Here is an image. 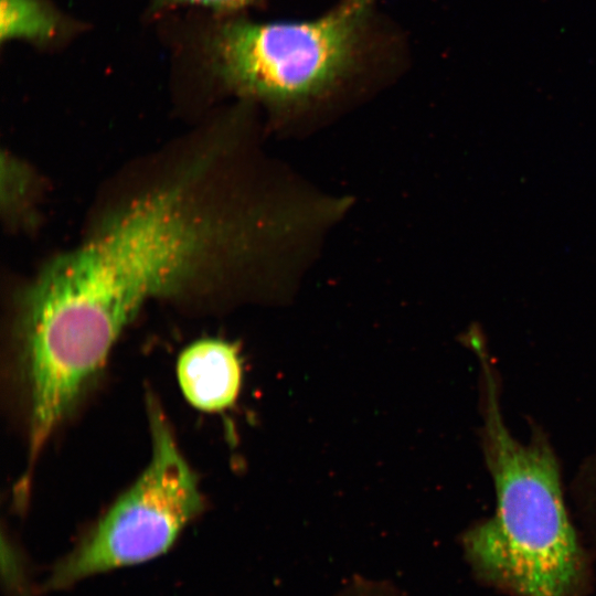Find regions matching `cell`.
Returning <instances> with one entry per match:
<instances>
[{"instance_id": "cell-7", "label": "cell", "mask_w": 596, "mask_h": 596, "mask_svg": "<svg viewBox=\"0 0 596 596\" xmlns=\"http://www.w3.org/2000/svg\"><path fill=\"white\" fill-rule=\"evenodd\" d=\"M258 1L260 0H153V3L157 7L192 3L204 6L222 13H233Z\"/></svg>"}, {"instance_id": "cell-1", "label": "cell", "mask_w": 596, "mask_h": 596, "mask_svg": "<svg viewBox=\"0 0 596 596\" xmlns=\"http://www.w3.org/2000/svg\"><path fill=\"white\" fill-rule=\"evenodd\" d=\"M292 224L216 202L203 167L148 189L21 291L14 338L23 371L56 394L87 392L147 300L213 283Z\"/></svg>"}, {"instance_id": "cell-3", "label": "cell", "mask_w": 596, "mask_h": 596, "mask_svg": "<svg viewBox=\"0 0 596 596\" xmlns=\"http://www.w3.org/2000/svg\"><path fill=\"white\" fill-rule=\"evenodd\" d=\"M471 351L480 368V443L496 509L467 532L466 547L486 574L522 596H565L577 576L579 549L555 451L540 429L528 441L510 432L487 343Z\"/></svg>"}, {"instance_id": "cell-4", "label": "cell", "mask_w": 596, "mask_h": 596, "mask_svg": "<svg viewBox=\"0 0 596 596\" xmlns=\"http://www.w3.org/2000/svg\"><path fill=\"white\" fill-rule=\"evenodd\" d=\"M148 412L152 444L148 466L78 544L54 565L45 589H63L93 575L163 554L203 510L196 476L151 396Z\"/></svg>"}, {"instance_id": "cell-6", "label": "cell", "mask_w": 596, "mask_h": 596, "mask_svg": "<svg viewBox=\"0 0 596 596\" xmlns=\"http://www.w3.org/2000/svg\"><path fill=\"white\" fill-rule=\"evenodd\" d=\"M64 20L46 0H1L2 40L22 38L44 43L60 35Z\"/></svg>"}, {"instance_id": "cell-5", "label": "cell", "mask_w": 596, "mask_h": 596, "mask_svg": "<svg viewBox=\"0 0 596 596\" xmlns=\"http://www.w3.org/2000/svg\"><path fill=\"white\" fill-rule=\"evenodd\" d=\"M181 391L191 405L206 412L234 404L242 383L238 347L220 339H203L183 350L177 364Z\"/></svg>"}, {"instance_id": "cell-2", "label": "cell", "mask_w": 596, "mask_h": 596, "mask_svg": "<svg viewBox=\"0 0 596 596\" xmlns=\"http://www.w3.org/2000/svg\"><path fill=\"white\" fill-rule=\"evenodd\" d=\"M380 1L339 0L307 20L224 19L203 36L205 70L274 119L329 108L402 70L405 45Z\"/></svg>"}]
</instances>
